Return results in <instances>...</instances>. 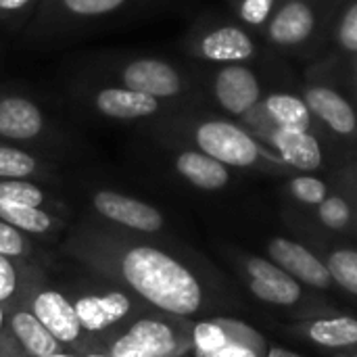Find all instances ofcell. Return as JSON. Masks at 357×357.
<instances>
[{
    "mask_svg": "<svg viewBox=\"0 0 357 357\" xmlns=\"http://www.w3.org/2000/svg\"><path fill=\"white\" fill-rule=\"evenodd\" d=\"M65 253L92 272L134 293L153 310L197 320L226 299L209 268L144 234L113 226L79 224L65 241Z\"/></svg>",
    "mask_w": 357,
    "mask_h": 357,
    "instance_id": "6da1fadb",
    "label": "cell"
},
{
    "mask_svg": "<svg viewBox=\"0 0 357 357\" xmlns=\"http://www.w3.org/2000/svg\"><path fill=\"white\" fill-rule=\"evenodd\" d=\"M151 132L161 144L192 146L230 169L284 178L297 174L238 119L190 109V105L153 121Z\"/></svg>",
    "mask_w": 357,
    "mask_h": 357,
    "instance_id": "7a4b0ae2",
    "label": "cell"
},
{
    "mask_svg": "<svg viewBox=\"0 0 357 357\" xmlns=\"http://www.w3.org/2000/svg\"><path fill=\"white\" fill-rule=\"evenodd\" d=\"M195 320L146 310L100 339L98 349L111 357H174L192 347Z\"/></svg>",
    "mask_w": 357,
    "mask_h": 357,
    "instance_id": "3957f363",
    "label": "cell"
},
{
    "mask_svg": "<svg viewBox=\"0 0 357 357\" xmlns=\"http://www.w3.org/2000/svg\"><path fill=\"white\" fill-rule=\"evenodd\" d=\"M107 82L155 96L176 107H188L201 90V79L161 56H119L102 63Z\"/></svg>",
    "mask_w": 357,
    "mask_h": 357,
    "instance_id": "277c9868",
    "label": "cell"
},
{
    "mask_svg": "<svg viewBox=\"0 0 357 357\" xmlns=\"http://www.w3.org/2000/svg\"><path fill=\"white\" fill-rule=\"evenodd\" d=\"M335 6L337 0H282L259 36L280 52H310L328 33Z\"/></svg>",
    "mask_w": 357,
    "mask_h": 357,
    "instance_id": "5b68a950",
    "label": "cell"
},
{
    "mask_svg": "<svg viewBox=\"0 0 357 357\" xmlns=\"http://www.w3.org/2000/svg\"><path fill=\"white\" fill-rule=\"evenodd\" d=\"M182 48L190 59L207 65L251 63L259 54V44L251 29L234 21L203 19L182 40Z\"/></svg>",
    "mask_w": 357,
    "mask_h": 357,
    "instance_id": "8992f818",
    "label": "cell"
},
{
    "mask_svg": "<svg viewBox=\"0 0 357 357\" xmlns=\"http://www.w3.org/2000/svg\"><path fill=\"white\" fill-rule=\"evenodd\" d=\"M234 264L249 293L266 305L282 307V310H295L307 305L312 310V303H318V299L310 293L312 289L295 280L289 272H284L268 257L241 251L236 253ZM312 314L318 316L316 310H312Z\"/></svg>",
    "mask_w": 357,
    "mask_h": 357,
    "instance_id": "52a82bcc",
    "label": "cell"
},
{
    "mask_svg": "<svg viewBox=\"0 0 357 357\" xmlns=\"http://www.w3.org/2000/svg\"><path fill=\"white\" fill-rule=\"evenodd\" d=\"M77 96L84 105H88L96 115L121 121V123H138V121H157L165 115H169L176 109L172 102L159 100L155 96L130 90L126 86L113 84V82H90L77 86Z\"/></svg>",
    "mask_w": 357,
    "mask_h": 357,
    "instance_id": "ba28073f",
    "label": "cell"
},
{
    "mask_svg": "<svg viewBox=\"0 0 357 357\" xmlns=\"http://www.w3.org/2000/svg\"><path fill=\"white\" fill-rule=\"evenodd\" d=\"M268 349V339L238 318L207 316L192 324L195 357H266Z\"/></svg>",
    "mask_w": 357,
    "mask_h": 357,
    "instance_id": "9c48e42d",
    "label": "cell"
},
{
    "mask_svg": "<svg viewBox=\"0 0 357 357\" xmlns=\"http://www.w3.org/2000/svg\"><path fill=\"white\" fill-rule=\"evenodd\" d=\"M299 94L331 136L345 142H357V102L341 88V84L326 75L320 65L307 73Z\"/></svg>",
    "mask_w": 357,
    "mask_h": 357,
    "instance_id": "30bf717a",
    "label": "cell"
},
{
    "mask_svg": "<svg viewBox=\"0 0 357 357\" xmlns=\"http://www.w3.org/2000/svg\"><path fill=\"white\" fill-rule=\"evenodd\" d=\"M251 130L266 146H270L293 172L316 174L328 169V153L324 146V136L303 130H291L274 126L259 115L251 113L241 121Z\"/></svg>",
    "mask_w": 357,
    "mask_h": 357,
    "instance_id": "8fae6325",
    "label": "cell"
},
{
    "mask_svg": "<svg viewBox=\"0 0 357 357\" xmlns=\"http://www.w3.org/2000/svg\"><path fill=\"white\" fill-rule=\"evenodd\" d=\"M69 299L77 312V318L84 331L90 337H94L98 343L113 331L134 320L136 316L144 314L146 310H153L140 297H136L134 293L121 287L90 291V293H82Z\"/></svg>",
    "mask_w": 357,
    "mask_h": 357,
    "instance_id": "7c38bea8",
    "label": "cell"
},
{
    "mask_svg": "<svg viewBox=\"0 0 357 357\" xmlns=\"http://www.w3.org/2000/svg\"><path fill=\"white\" fill-rule=\"evenodd\" d=\"M205 90L228 117L238 121L249 117L266 96L264 82L249 63L215 65L205 79Z\"/></svg>",
    "mask_w": 357,
    "mask_h": 357,
    "instance_id": "4fadbf2b",
    "label": "cell"
},
{
    "mask_svg": "<svg viewBox=\"0 0 357 357\" xmlns=\"http://www.w3.org/2000/svg\"><path fill=\"white\" fill-rule=\"evenodd\" d=\"M27 310L33 312V316L52 333V337L63 347H73L77 351H84V356L90 351H98V341L84 331L77 312L65 293L50 287H40L27 299Z\"/></svg>",
    "mask_w": 357,
    "mask_h": 357,
    "instance_id": "5bb4252c",
    "label": "cell"
},
{
    "mask_svg": "<svg viewBox=\"0 0 357 357\" xmlns=\"http://www.w3.org/2000/svg\"><path fill=\"white\" fill-rule=\"evenodd\" d=\"M90 205L92 211L113 228L144 236H155L165 230V215L155 205L136 197L109 188H98L90 195Z\"/></svg>",
    "mask_w": 357,
    "mask_h": 357,
    "instance_id": "9a60e30c",
    "label": "cell"
},
{
    "mask_svg": "<svg viewBox=\"0 0 357 357\" xmlns=\"http://www.w3.org/2000/svg\"><path fill=\"white\" fill-rule=\"evenodd\" d=\"M289 333L328 357H357V316L351 314L326 312L299 318L289 324Z\"/></svg>",
    "mask_w": 357,
    "mask_h": 357,
    "instance_id": "2e32d148",
    "label": "cell"
},
{
    "mask_svg": "<svg viewBox=\"0 0 357 357\" xmlns=\"http://www.w3.org/2000/svg\"><path fill=\"white\" fill-rule=\"evenodd\" d=\"M130 0H40L33 19L29 21V33L52 36L115 15Z\"/></svg>",
    "mask_w": 357,
    "mask_h": 357,
    "instance_id": "e0dca14e",
    "label": "cell"
},
{
    "mask_svg": "<svg viewBox=\"0 0 357 357\" xmlns=\"http://www.w3.org/2000/svg\"><path fill=\"white\" fill-rule=\"evenodd\" d=\"M268 259L289 272L295 280L305 284L312 291H337V282L331 276L328 266L320 257V253L295 238L289 236H272L266 243Z\"/></svg>",
    "mask_w": 357,
    "mask_h": 357,
    "instance_id": "ac0fdd59",
    "label": "cell"
},
{
    "mask_svg": "<svg viewBox=\"0 0 357 357\" xmlns=\"http://www.w3.org/2000/svg\"><path fill=\"white\" fill-rule=\"evenodd\" d=\"M52 138V128L42 107L19 92L0 94V140L10 144H40Z\"/></svg>",
    "mask_w": 357,
    "mask_h": 357,
    "instance_id": "d6986e66",
    "label": "cell"
},
{
    "mask_svg": "<svg viewBox=\"0 0 357 357\" xmlns=\"http://www.w3.org/2000/svg\"><path fill=\"white\" fill-rule=\"evenodd\" d=\"M169 151L172 169L192 188L218 192L232 184L234 174L218 159L184 144H163Z\"/></svg>",
    "mask_w": 357,
    "mask_h": 357,
    "instance_id": "ffe728a7",
    "label": "cell"
},
{
    "mask_svg": "<svg viewBox=\"0 0 357 357\" xmlns=\"http://www.w3.org/2000/svg\"><path fill=\"white\" fill-rule=\"evenodd\" d=\"M261 119L280 126V128H291V130H303V132H314L320 136H326L328 132L320 126V121L314 117L310 111L307 102L299 92L291 90H270L266 92L261 105L253 111Z\"/></svg>",
    "mask_w": 357,
    "mask_h": 357,
    "instance_id": "44dd1931",
    "label": "cell"
},
{
    "mask_svg": "<svg viewBox=\"0 0 357 357\" xmlns=\"http://www.w3.org/2000/svg\"><path fill=\"white\" fill-rule=\"evenodd\" d=\"M8 331L29 357H50L63 351V345L27 307H17L10 312Z\"/></svg>",
    "mask_w": 357,
    "mask_h": 357,
    "instance_id": "7402d4cb",
    "label": "cell"
},
{
    "mask_svg": "<svg viewBox=\"0 0 357 357\" xmlns=\"http://www.w3.org/2000/svg\"><path fill=\"white\" fill-rule=\"evenodd\" d=\"M312 218L318 228L328 234L357 238V205L339 184H335L333 192L312 209Z\"/></svg>",
    "mask_w": 357,
    "mask_h": 357,
    "instance_id": "603a6c76",
    "label": "cell"
},
{
    "mask_svg": "<svg viewBox=\"0 0 357 357\" xmlns=\"http://www.w3.org/2000/svg\"><path fill=\"white\" fill-rule=\"evenodd\" d=\"M0 220L31 236H52L65 230V220L61 218V213L6 201H0Z\"/></svg>",
    "mask_w": 357,
    "mask_h": 357,
    "instance_id": "cb8c5ba5",
    "label": "cell"
},
{
    "mask_svg": "<svg viewBox=\"0 0 357 357\" xmlns=\"http://www.w3.org/2000/svg\"><path fill=\"white\" fill-rule=\"evenodd\" d=\"M52 167L21 144L0 140V180H52Z\"/></svg>",
    "mask_w": 357,
    "mask_h": 357,
    "instance_id": "d4e9b609",
    "label": "cell"
},
{
    "mask_svg": "<svg viewBox=\"0 0 357 357\" xmlns=\"http://www.w3.org/2000/svg\"><path fill=\"white\" fill-rule=\"evenodd\" d=\"M328 38L337 59L357 56V0H337L331 17Z\"/></svg>",
    "mask_w": 357,
    "mask_h": 357,
    "instance_id": "484cf974",
    "label": "cell"
},
{
    "mask_svg": "<svg viewBox=\"0 0 357 357\" xmlns=\"http://www.w3.org/2000/svg\"><path fill=\"white\" fill-rule=\"evenodd\" d=\"M320 257L331 270L333 280L337 287L349 295L357 297V247L349 243H335V245H320L318 249Z\"/></svg>",
    "mask_w": 357,
    "mask_h": 357,
    "instance_id": "4316f807",
    "label": "cell"
},
{
    "mask_svg": "<svg viewBox=\"0 0 357 357\" xmlns=\"http://www.w3.org/2000/svg\"><path fill=\"white\" fill-rule=\"evenodd\" d=\"M0 201L42 207L54 213L63 211V203L36 180H0Z\"/></svg>",
    "mask_w": 357,
    "mask_h": 357,
    "instance_id": "83f0119b",
    "label": "cell"
},
{
    "mask_svg": "<svg viewBox=\"0 0 357 357\" xmlns=\"http://www.w3.org/2000/svg\"><path fill=\"white\" fill-rule=\"evenodd\" d=\"M335 188V182L333 180H326V178H320L316 174H291L287 176L284 180V195L299 207L303 209H314L318 207Z\"/></svg>",
    "mask_w": 357,
    "mask_h": 357,
    "instance_id": "f1b7e54d",
    "label": "cell"
},
{
    "mask_svg": "<svg viewBox=\"0 0 357 357\" xmlns=\"http://www.w3.org/2000/svg\"><path fill=\"white\" fill-rule=\"evenodd\" d=\"M280 2L282 0H228L234 19L257 36L274 17Z\"/></svg>",
    "mask_w": 357,
    "mask_h": 357,
    "instance_id": "f546056e",
    "label": "cell"
},
{
    "mask_svg": "<svg viewBox=\"0 0 357 357\" xmlns=\"http://www.w3.org/2000/svg\"><path fill=\"white\" fill-rule=\"evenodd\" d=\"M33 253V245L21 230L0 220V255H8L15 259H25Z\"/></svg>",
    "mask_w": 357,
    "mask_h": 357,
    "instance_id": "4dcf8cb0",
    "label": "cell"
},
{
    "mask_svg": "<svg viewBox=\"0 0 357 357\" xmlns=\"http://www.w3.org/2000/svg\"><path fill=\"white\" fill-rule=\"evenodd\" d=\"M15 257L0 255V305L10 303L21 291V272Z\"/></svg>",
    "mask_w": 357,
    "mask_h": 357,
    "instance_id": "1f68e13d",
    "label": "cell"
},
{
    "mask_svg": "<svg viewBox=\"0 0 357 357\" xmlns=\"http://www.w3.org/2000/svg\"><path fill=\"white\" fill-rule=\"evenodd\" d=\"M40 0H0V21L19 25L33 17Z\"/></svg>",
    "mask_w": 357,
    "mask_h": 357,
    "instance_id": "d6a6232c",
    "label": "cell"
},
{
    "mask_svg": "<svg viewBox=\"0 0 357 357\" xmlns=\"http://www.w3.org/2000/svg\"><path fill=\"white\" fill-rule=\"evenodd\" d=\"M335 184H339L357 205V155L347 159L335 174Z\"/></svg>",
    "mask_w": 357,
    "mask_h": 357,
    "instance_id": "836d02e7",
    "label": "cell"
},
{
    "mask_svg": "<svg viewBox=\"0 0 357 357\" xmlns=\"http://www.w3.org/2000/svg\"><path fill=\"white\" fill-rule=\"evenodd\" d=\"M349 67H347V88H349V94L351 98L357 102V56L347 61Z\"/></svg>",
    "mask_w": 357,
    "mask_h": 357,
    "instance_id": "e575fe53",
    "label": "cell"
},
{
    "mask_svg": "<svg viewBox=\"0 0 357 357\" xmlns=\"http://www.w3.org/2000/svg\"><path fill=\"white\" fill-rule=\"evenodd\" d=\"M266 357H305V356H301V354H297V351H291V349H287V347H280V345H270V349H268Z\"/></svg>",
    "mask_w": 357,
    "mask_h": 357,
    "instance_id": "d590c367",
    "label": "cell"
},
{
    "mask_svg": "<svg viewBox=\"0 0 357 357\" xmlns=\"http://www.w3.org/2000/svg\"><path fill=\"white\" fill-rule=\"evenodd\" d=\"M84 357H111V356L98 349V351H90V354H86V356H84Z\"/></svg>",
    "mask_w": 357,
    "mask_h": 357,
    "instance_id": "8d00e7d4",
    "label": "cell"
},
{
    "mask_svg": "<svg viewBox=\"0 0 357 357\" xmlns=\"http://www.w3.org/2000/svg\"><path fill=\"white\" fill-rule=\"evenodd\" d=\"M174 357H195V356H192V351H184V354H178V356H174Z\"/></svg>",
    "mask_w": 357,
    "mask_h": 357,
    "instance_id": "74e56055",
    "label": "cell"
},
{
    "mask_svg": "<svg viewBox=\"0 0 357 357\" xmlns=\"http://www.w3.org/2000/svg\"><path fill=\"white\" fill-rule=\"evenodd\" d=\"M50 357H73V356H67V354H63V351H61V354H54V356H50Z\"/></svg>",
    "mask_w": 357,
    "mask_h": 357,
    "instance_id": "f35d334b",
    "label": "cell"
},
{
    "mask_svg": "<svg viewBox=\"0 0 357 357\" xmlns=\"http://www.w3.org/2000/svg\"><path fill=\"white\" fill-rule=\"evenodd\" d=\"M0 331H2V310H0Z\"/></svg>",
    "mask_w": 357,
    "mask_h": 357,
    "instance_id": "ab89813d",
    "label": "cell"
}]
</instances>
